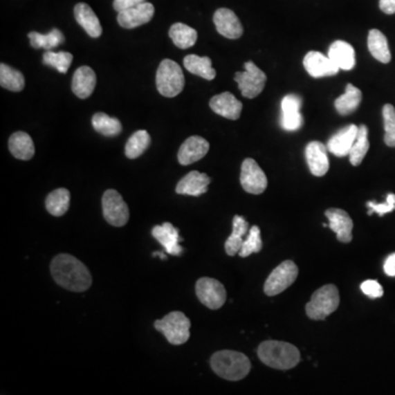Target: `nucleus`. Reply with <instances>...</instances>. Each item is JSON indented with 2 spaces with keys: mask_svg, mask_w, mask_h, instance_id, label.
I'll return each instance as SVG.
<instances>
[{
  "mask_svg": "<svg viewBox=\"0 0 395 395\" xmlns=\"http://www.w3.org/2000/svg\"><path fill=\"white\" fill-rule=\"evenodd\" d=\"M50 273L56 284L73 292L91 288L93 277L84 264L72 255L59 254L50 263Z\"/></svg>",
  "mask_w": 395,
  "mask_h": 395,
  "instance_id": "1",
  "label": "nucleus"
},
{
  "mask_svg": "<svg viewBox=\"0 0 395 395\" xmlns=\"http://www.w3.org/2000/svg\"><path fill=\"white\" fill-rule=\"evenodd\" d=\"M257 353L266 366L278 370H289L300 362V351L289 342L267 340L260 344Z\"/></svg>",
  "mask_w": 395,
  "mask_h": 395,
  "instance_id": "2",
  "label": "nucleus"
},
{
  "mask_svg": "<svg viewBox=\"0 0 395 395\" xmlns=\"http://www.w3.org/2000/svg\"><path fill=\"white\" fill-rule=\"evenodd\" d=\"M211 368L219 377L228 381H239L250 374L252 365L244 353L221 350L211 357Z\"/></svg>",
  "mask_w": 395,
  "mask_h": 395,
  "instance_id": "3",
  "label": "nucleus"
},
{
  "mask_svg": "<svg viewBox=\"0 0 395 395\" xmlns=\"http://www.w3.org/2000/svg\"><path fill=\"white\" fill-rule=\"evenodd\" d=\"M340 292L334 284H325L314 292L305 306L306 315L314 321H323L340 306Z\"/></svg>",
  "mask_w": 395,
  "mask_h": 395,
  "instance_id": "4",
  "label": "nucleus"
},
{
  "mask_svg": "<svg viewBox=\"0 0 395 395\" xmlns=\"http://www.w3.org/2000/svg\"><path fill=\"white\" fill-rule=\"evenodd\" d=\"M154 327L172 345H183L190 338V320L181 311H174L162 320H157Z\"/></svg>",
  "mask_w": 395,
  "mask_h": 395,
  "instance_id": "5",
  "label": "nucleus"
},
{
  "mask_svg": "<svg viewBox=\"0 0 395 395\" xmlns=\"http://www.w3.org/2000/svg\"><path fill=\"white\" fill-rule=\"evenodd\" d=\"M157 91L167 98L179 95L185 87V75L179 64L164 59L159 64L156 74Z\"/></svg>",
  "mask_w": 395,
  "mask_h": 395,
  "instance_id": "6",
  "label": "nucleus"
},
{
  "mask_svg": "<svg viewBox=\"0 0 395 395\" xmlns=\"http://www.w3.org/2000/svg\"><path fill=\"white\" fill-rule=\"evenodd\" d=\"M299 269L292 260H286L273 269L264 286L265 295L268 297L280 295L297 280Z\"/></svg>",
  "mask_w": 395,
  "mask_h": 395,
  "instance_id": "7",
  "label": "nucleus"
},
{
  "mask_svg": "<svg viewBox=\"0 0 395 395\" xmlns=\"http://www.w3.org/2000/svg\"><path fill=\"white\" fill-rule=\"evenodd\" d=\"M102 211L104 220L116 228L125 226L130 219L129 207L122 196L113 189L107 190L102 196Z\"/></svg>",
  "mask_w": 395,
  "mask_h": 395,
  "instance_id": "8",
  "label": "nucleus"
},
{
  "mask_svg": "<svg viewBox=\"0 0 395 395\" xmlns=\"http://www.w3.org/2000/svg\"><path fill=\"white\" fill-rule=\"evenodd\" d=\"M235 82L245 98L252 99L261 93L265 88L267 76L252 62L245 63L244 72L235 74Z\"/></svg>",
  "mask_w": 395,
  "mask_h": 395,
  "instance_id": "9",
  "label": "nucleus"
},
{
  "mask_svg": "<svg viewBox=\"0 0 395 395\" xmlns=\"http://www.w3.org/2000/svg\"><path fill=\"white\" fill-rule=\"evenodd\" d=\"M196 297L211 310H219L226 301V290L217 279L203 277L196 284Z\"/></svg>",
  "mask_w": 395,
  "mask_h": 395,
  "instance_id": "10",
  "label": "nucleus"
},
{
  "mask_svg": "<svg viewBox=\"0 0 395 395\" xmlns=\"http://www.w3.org/2000/svg\"><path fill=\"white\" fill-rule=\"evenodd\" d=\"M241 185L246 192L252 194H263L268 186L264 170L252 158H246L241 164Z\"/></svg>",
  "mask_w": 395,
  "mask_h": 395,
  "instance_id": "11",
  "label": "nucleus"
},
{
  "mask_svg": "<svg viewBox=\"0 0 395 395\" xmlns=\"http://www.w3.org/2000/svg\"><path fill=\"white\" fill-rule=\"evenodd\" d=\"M154 6L145 1L132 8L120 11L118 15V24L125 29H134L143 24H149L154 17Z\"/></svg>",
  "mask_w": 395,
  "mask_h": 395,
  "instance_id": "12",
  "label": "nucleus"
},
{
  "mask_svg": "<svg viewBox=\"0 0 395 395\" xmlns=\"http://www.w3.org/2000/svg\"><path fill=\"white\" fill-rule=\"evenodd\" d=\"M303 65L306 72L312 77L320 78L327 76H334L340 72V67L329 59V56L324 55L320 52H309L303 59Z\"/></svg>",
  "mask_w": 395,
  "mask_h": 395,
  "instance_id": "13",
  "label": "nucleus"
},
{
  "mask_svg": "<svg viewBox=\"0 0 395 395\" xmlns=\"http://www.w3.org/2000/svg\"><path fill=\"white\" fill-rule=\"evenodd\" d=\"M213 21L219 33L231 40H237L244 33V29H243L239 19L230 9H218L213 16Z\"/></svg>",
  "mask_w": 395,
  "mask_h": 395,
  "instance_id": "14",
  "label": "nucleus"
},
{
  "mask_svg": "<svg viewBox=\"0 0 395 395\" xmlns=\"http://www.w3.org/2000/svg\"><path fill=\"white\" fill-rule=\"evenodd\" d=\"M210 144L201 136H190L183 142L178 151V162L183 166L194 164L203 158L209 151Z\"/></svg>",
  "mask_w": 395,
  "mask_h": 395,
  "instance_id": "15",
  "label": "nucleus"
},
{
  "mask_svg": "<svg viewBox=\"0 0 395 395\" xmlns=\"http://www.w3.org/2000/svg\"><path fill=\"white\" fill-rule=\"evenodd\" d=\"M329 219V228L336 233L337 239L342 243L353 241V222L346 211L342 209H329L325 211Z\"/></svg>",
  "mask_w": 395,
  "mask_h": 395,
  "instance_id": "16",
  "label": "nucleus"
},
{
  "mask_svg": "<svg viewBox=\"0 0 395 395\" xmlns=\"http://www.w3.org/2000/svg\"><path fill=\"white\" fill-rule=\"evenodd\" d=\"M301 106H302V99L297 95H288L282 99V125L284 130L297 131L302 127Z\"/></svg>",
  "mask_w": 395,
  "mask_h": 395,
  "instance_id": "17",
  "label": "nucleus"
},
{
  "mask_svg": "<svg viewBox=\"0 0 395 395\" xmlns=\"http://www.w3.org/2000/svg\"><path fill=\"white\" fill-rule=\"evenodd\" d=\"M151 235L159 241L165 248V252L173 256H179L183 254V247L179 245V241H183L179 237V231L172 223H163L162 226H155L151 230Z\"/></svg>",
  "mask_w": 395,
  "mask_h": 395,
  "instance_id": "18",
  "label": "nucleus"
},
{
  "mask_svg": "<svg viewBox=\"0 0 395 395\" xmlns=\"http://www.w3.org/2000/svg\"><path fill=\"white\" fill-rule=\"evenodd\" d=\"M210 108L221 117L230 120H237L241 117L243 104L233 93L226 91V93L214 95L210 100Z\"/></svg>",
  "mask_w": 395,
  "mask_h": 395,
  "instance_id": "19",
  "label": "nucleus"
},
{
  "mask_svg": "<svg viewBox=\"0 0 395 395\" xmlns=\"http://www.w3.org/2000/svg\"><path fill=\"white\" fill-rule=\"evenodd\" d=\"M305 157L311 173L316 177L327 175L329 168L327 146L321 142H311L305 149Z\"/></svg>",
  "mask_w": 395,
  "mask_h": 395,
  "instance_id": "20",
  "label": "nucleus"
},
{
  "mask_svg": "<svg viewBox=\"0 0 395 395\" xmlns=\"http://www.w3.org/2000/svg\"><path fill=\"white\" fill-rule=\"evenodd\" d=\"M210 183L211 178L207 174L194 170L181 178L176 187V192L183 196H199L207 192Z\"/></svg>",
  "mask_w": 395,
  "mask_h": 395,
  "instance_id": "21",
  "label": "nucleus"
},
{
  "mask_svg": "<svg viewBox=\"0 0 395 395\" xmlns=\"http://www.w3.org/2000/svg\"><path fill=\"white\" fill-rule=\"evenodd\" d=\"M358 129L359 127L355 125H349L344 127L331 138L327 144V149L335 156H347L355 143L356 138L358 134Z\"/></svg>",
  "mask_w": 395,
  "mask_h": 395,
  "instance_id": "22",
  "label": "nucleus"
},
{
  "mask_svg": "<svg viewBox=\"0 0 395 395\" xmlns=\"http://www.w3.org/2000/svg\"><path fill=\"white\" fill-rule=\"evenodd\" d=\"M97 77L89 66H80L73 76L72 91L78 98L87 99L95 91Z\"/></svg>",
  "mask_w": 395,
  "mask_h": 395,
  "instance_id": "23",
  "label": "nucleus"
},
{
  "mask_svg": "<svg viewBox=\"0 0 395 395\" xmlns=\"http://www.w3.org/2000/svg\"><path fill=\"white\" fill-rule=\"evenodd\" d=\"M74 15L76 21L82 26L91 37H99L102 35V28L98 17L95 16L93 9L87 3H80L75 6Z\"/></svg>",
  "mask_w": 395,
  "mask_h": 395,
  "instance_id": "24",
  "label": "nucleus"
},
{
  "mask_svg": "<svg viewBox=\"0 0 395 395\" xmlns=\"http://www.w3.org/2000/svg\"><path fill=\"white\" fill-rule=\"evenodd\" d=\"M329 57L344 71H351L356 65L355 50L345 41H335L329 46Z\"/></svg>",
  "mask_w": 395,
  "mask_h": 395,
  "instance_id": "25",
  "label": "nucleus"
},
{
  "mask_svg": "<svg viewBox=\"0 0 395 395\" xmlns=\"http://www.w3.org/2000/svg\"><path fill=\"white\" fill-rule=\"evenodd\" d=\"M250 232V224L239 215H235L233 219V231L226 241V252L228 256H235L239 254L241 246L244 244V237Z\"/></svg>",
  "mask_w": 395,
  "mask_h": 395,
  "instance_id": "26",
  "label": "nucleus"
},
{
  "mask_svg": "<svg viewBox=\"0 0 395 395\" xmlns=\"http://www.w3.org/2000/svg\"><path fill=\"white\" fill-rule=\"evenodd\" d=\"M9 151L16 158L29 160L35 156V144L26 132H16L9 138Z\"/></svg>",
  "mask_w": 395,
  "mask_h": 395,
  "instance_id": "27",
  "label": "nucleus"
},
{
  "mask_svg": "<svg viewBox=\"0 0 395 395\" xmlns=\"http://www.w3.org/2000/svg\"><path fill=\"white\" fill-rule=\"evenodd\" d=\"M183 66L186 67L187 71L191 74L196 75L207 80H214L217 76V72L212 67V61L207 56L200 57L196 54L187 55L183 59Z\"/></svg>",
  "mask_w": 395,
  "mask_h": 395,
  "instance_id": "28",
  "label": "nucleus"
},
{
  "mask_svg": "<svg viewBox=\"0 0 395 395\" xmlns=\"http://www.w3.org/2000/svg\"><path fill=\"white\" fill-rule=\"evenodd\" d=\"M368 48L374 59L383 64L391 61V52L387 37L377 29L370 30L368 35Z\"/></svg>",
  "mask_w": 395,
  "mask_h": 395,
  "instance_id": "29",
  "label": "nucleus"
},
{
  "mask_svg": "<svg viewBox=\"0 0 395 395\" xmlns=\"http://www.w3.org/2000/svg\"><path fill=\"white\" fill-rule=\"evenodd\" d=\"M361 99H362V93L360 89L351 84H348L345 93L338 97L335 101V108L337 112L342 116H348L358 109Z\"/></svg>",
  "mask_w": 395,
  "mask_h": 395,
  "instance_id": "30",
  "label": "nucleus"
},
{
  "mask_svg": "<svg viewBox=\"0 0 395 395\" xmlns=\"http://www.w3.org/2000/svg\"><path fill=\"white\" fill-rule=\"evenodd\" d=\"M71 192L67 189L59 188L52 191L46 200L48 212L53 217H62L68 211Z\"/></svg>",
  "mask_w": 395,
  "mask_h": 395,
  "instance_id": "31",
  "label": "nucleus"
},
{
  "mask_svg": "<svg viewBox=\"0 0 395 395\" xmlns=\"http://www.w3.org/2000/svg\"><path fill=\"white\" fill-rule=\"evenodd\" d=\"M169 37L177 48L186 50L196 44L198 33L194 28L178 22L170 27Z\"/></svg>",
  "mask_w": 395,
  "mask_h": 395,
  "instance_id": "32",
  "label": "nucleus"
},
{
  "mask_svg": "<svg viewBox=\"0 0 395 395\" xmlns=\"http://www.w3.org/2000/svg\"><path fill=\"white\" fill-rule=\"evenodd\" d=\"M93 129L104 136H117L122 131V125L117 118L110 117L104 112H98L91 119Z\"/></svg>",
  "mask_w": 395,
  "mask_h": 395,
  "instance_id": "33",
  "label": "nucleus"
},
{
  "mask_svg": "<svg viewBox=\"0 0 395 395\" xmlns=\"http://www.w3.org/2000/svg\"><path fill=\"white\" fill-rule=\"evenodd\" d=\"M28 37L32 48H44L46 50L57 48L65 40L63 33L59 29H53L48 35H41L39 32H30Z\"/></svg>",
  "mask_w": 395,
  "mask_h": 395,
  "instance_id": "34",
  "label": "nucleus"
},
{
  "mask_svg": "<svg viewBox=\"0 0 395 395\" xmlns=\"http://www.w3.org/2000/svg\"><path fill=\"white\" fill-rule=\"evenodd\" d=\"M151 144V136L145 130L136 131L125 144V156L136 159L141 156Z\"/></svg>",
  "mask_w": 395,
  "mask_h": 395,
  "instance_id": "35",
  "label": "nucleus"
},
{
  "mask_svg": "<svg viewBox=\"0 0 395 395\" xmlns=\"http://www.w3.org/2000/svg\"><path fill=\"white\" fill-rule=\"evenodd\" d=\"M369 147L370 144L368 140V127L366 125H360L355 143L349 153V160L353 166H359L362 163L368 153Z\"/></svg>",
  "mask_w": 395,
  "mask_h": 395,
  "instance_id": "36",
  "label": "nucleus"
},
{
  "mask_svg": "<svg viewBox=\"0 0 395 395\" xmlns=\"http://www.w3.org/2000/svg\"><path fill=\"white\" fill-rule=\"evenodd\" d=\"M0 85L10 91H21L24 88V75L3 63L0 65Z\"/></svg>",
  "mask_w": 395,
  "mask_h": 395,
  "instance_id": "37",
  "label": "nucleus"
},
{
  "mask_svg": "<svg viewBox=\"0 0 395 395\" xmlns=\"http://www.w3.org/2000/svg\"><path fill=\"white\" fill-rule=\"evenodd\" d=\"M73 55L68 52H52L46 50L43 54V63L46 66L53 67L57 72L65 74L72 65Z\"/></svg>",
  "mask_w": 395,
  "mask_h": 395,
  "instance_id": "38",
  "label": "nucleus"
},
{
  "mask_svg": "<svg viewBox=\"0 0 395 395\" xmlns=\"http://www.w3.org/2000/svg\"><path fill=\"white\" fill-rule=\"evenodd\" d=\"M261 248H263V241H261L260 228L256 226H252L239 255L241 258H246L255 252H259Z\"/></svg>",
  "mask_w": 395,
  "mask_h": 395,
  "instance_id": "39",
  "label": "nucleus"
},
{
  "mask_svg": "<svg viewBox=\"0 0 395 395\" xmlns=\"http://www.w3.org/2000/svg\"><path fill=\"white\" fill-rule=\"evenodd\" d=\"M382 113L385 121V144L390 147H395V108L392 104H385Z\"/></svg>",
  "mask_w": 395,
  "mask_h": 395,
  "instance_id": "40",
  "label": "nucleus"
},
{
  "mask_svg": "<svg viewBox=\"0 0 395 395\" xmlns=\"http://www.w3.org/2000/svg\"><path fill=\"white\" fill-rule=\"evenodd\" d=\"M367 207L369 208V215L372 213H378L380 217L387 214V213L392 212L395 210V194H389L387 196V201L385 203H377V202H367Z\"/></svg>",
  "mask_w": 395,
  "mask_h": 395,
  "instance_id": "41",
  "label": "nucleus"
},
{
  "mask_svg": "<svg viewBox=\"0 0 395 395\" xmlns=\"http://www.w3.org/2000/svg\"><path fill=\"white\" fill-rule=\"evenodd\" d=\"M360 289L367 297H371V299H378L383 295V289L377 280H367L362 282Z\"/></svg>",
  "mask_w": 395,
  "mask_h": 395,
  "instance_id": "42",
  "label": "nucleus"
},
{
  "mask_svg": "<svg viewBox=\"0 0 395 395\" xmlns=\"http://www.w3.org/2000/svg\"><path fill=\"white\" fill-rule=\"evenodd\" d=\"M142 3H145V0H114L113 8L114 10L120 12V11L125 10V9L136 7Z\"/></svg>",
  "mask_w": 395,
  "mask_h": 395,
  "instance_id": "43",
  "label": "nucleus"
},
{
  "mask_svg": "<svg viewBox=\"0 0 395 395\" xmlns=\"http://www.w3.org/2000/svg\"><path fill=\"white\" fill-rule=\"evenodd\" d=\"M383 269H385V275H387V276L395 277V252L391 254L390 256L385 259Z\"/></svg>",
  "mask_w": 395,
  "mask_h": 395,
  "instance_id": "44",
  "label": "nucleus"
},
{
  "mask_svg": "<svg viewBox=\"0 0 395 395\" xmlns=\"http://www.w3.org/2000/svg\"><path fill=\"white\" fill-rule=\"evenodd\" d=\"M379 6L385 14H395V0H380Z\"/></svg>",
  "mask_w": 395,
  "mask_h": 395,
  "instance_id": "45",
  "label": "nucleus"
},
{
  "mask_svg": "<svg viewBox=\"0 0 395 395\" xmlns=\"http://www.w3.org/2000/svg\"><path fill=\"white\" fill-rule=\"evenodd\" d=\"M154 256H159V257H160V259H166V256H165L164 254H163V252H155Z\"/></svg>",
  "mask_w": 395,
  "mask_h": 395,
  "instance_id": "46",
  "label": "nucleus"
}]
</instances>
